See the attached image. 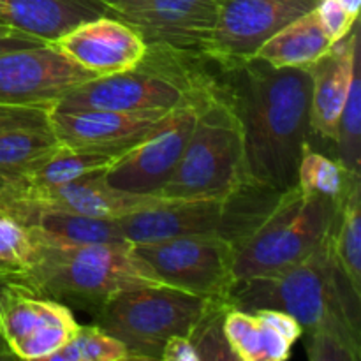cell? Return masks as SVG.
Wrapping results in <instances>:
<instances>
[{"mask_svg": "<svg viewBox=\"0 0 361 361\" xmlns=\"http://www.w3.org/2000/svg\"><path fill=\"white\" fill-rule=\"evenodd\" d=\"M226 69V81L215 87L240 122L247 178L263 189L286 192L296 185L312 133L309 67L275 69L249 59Z\"/></svg>", "mask_w": 361, "mask_h": 361, "instance_id": "6da1fadb", "label": "cell"}, {"mask_svg": "<svg viewBox=\"0 0 361 361\" xmlns=\"http://www.w3.org/2000/svg\"><path fill=\"white\" fill-rule=\"evenodd\" d=\"M228 302L252 314L263 309L288 312L303 331L335 335L361 356V295L335 261L331 233L300 263L236 282Z\"/></svg>", "mask_w": 361, "mask_h": 361, "instance_id": "7a4b0ae2", "label": "cell"}, {"mask_svg": "<svg viewBox=\"0 0 361 361\" xmlns=\"http://www.w3.org/2000/svg\"><path fill=\"white\" fill-rule=\"evenodd\" d=\"M34 257L23 271L9 281L32 295L83 309H99L127 289L162 284L152 268L136 256L133 243L62 245L39 242Z\"/></svg>", "mask_w": 361, "mask_h": 361, "instance_id": "3957f363", "label": "cell"}, {"mask_svg": "<svg viewBox=\"0 0 361 361\" xmlns=\"http://www.w3.org/2000/svg\"><path fill=\"white\" fill-rule=\"evenodd\" d=\"M247 182L238 118L215 83H207L189 141L159 196L182 201L226 200Z\"/></svg>", "mask_w": 361, "mask_h": 361, "instance_id": "277c9868", "label": "cell"}, {"mask_svg": "<svg viewBox=\"0 0 361 361\" xmlns=\"http://www.w3.org/2000/svg\"><path fill=\"white\" fill-rule=\"evenodd\" d=\"M341 203L298 185L281 192L259 222L233 245L235 281L284 270L305 259L330 236Z\"/></svg>", "mask_w": 361, "mask_h": 361, "instance_id": "5b68a950", "label": "cell"}, {"mask_svg": "<svg viewBox=\"0 0 361 361\" xmlns=\"http://www.w3.org/2000/svg\"><path fill=\"white\" fill-rule=\"evenodd\" d=\"M207 303L171 286H141L109 298L95 310V319L129 349L133 360H161L169 338L189 337Z\"/></svg>", "mask_w": 361, "mask_h": 361, "instance_id": "8992f818", "label": "cell"}, {"mask_svg": "<svg viewBox=\"0 0 361 361\" xmlns=\"http://www.w3.org/2000/svg\"><path fill=\"white\" fill-rule=\"evenodd\" d=\"M203 81L194 80L175 66H159L147 59L129 71L108 76H95L63 95L53 109H113L143 111L173 109L192 97Z\"/></svg>", "mask_w": 361, "mask_h": 361, "instance_id": "52a82bcc", "label": "cell"}, {"mask_svg": "<svg viewBox=\"0 0 361 361\" xmlns=\"http://www.w3.org/2000/svg\"><path fill=\"white\" fill-rule=\"evenodd\" d=\"M166 286L207 300H226L236 284L233 245L221 235H185L133 245Z\"/></svg>", "mask_w": 361, "mask_h": 361, "instance_id": "ba28073f", "label": "cell"}, {"mask_svg": "<svg viewBox=\"0 0 361 361\" xmlns=\"http://www.w3.org/2000/svg\"><path fill=\"white\" fill-rule=\"evenodd\" d=\"M204 85L192 97L173 108L150 136L115 159L104 171L109 185L127 192L159 196L175 171L192 133Z\"/></svg>", "mask_w": 361, "mask_h": 361, "instance_id": "9c48e42d", "label": "cell"}, {"mask_svg": "<svg viewBox=\"0 0 361 361\" xmlns=\"http://www.w3.org/2000/svg\"><path fill=\"white\" fill-rule=\"evenodd\" d=\"M317 4L319 0H221L203 55L222 66L252 59L263 42Z\"/></svg>", "mask_w": 361, "mask_h": 361, "instance_id": "30bf717a", "label": "cell"}, {"mask_svg": "<svg viewBox=\"0 0 361 361\" xmlns=\"http://www.w3.org/2000/svg\"><path fill=\"white\" fill-rule=\"evenodd\" d=\"M90 71L67 59L53 44L0 53V102L55 106L85 81Z\"/></svg>", "mask_w": 361, "mask_h": 361, "instance_id": "8fae6325", "label": "cell"}, {"mask_svg": "<svg viewBox=\"0 0 361 361\" xmlns=\"http://www.w3.org/2000/svg\"><path fill=\"white\" fill-rule=\"evenodd\" d=\"M171 109L113 111L78 109L49 111V127L60 143L74 150L120 155L150 136Z\"/></svg>", "mask_w": 361, "mask_h": 361, "instance_id": "7c38bea8", "label": "cell"}, {"mask_svg": "<svg viewBox=\"0 0 361 361\" xmlns=\"http://www.w3.org/2000/svg\"><path fill=\"white\" fill-rule=\"evenodd\" d=\"M49 44L95 76L133 69L148 53L143 35L133 25L109 14L76 25Z\"/></svg>", "mask_w": 361, "mask_h": 361, "instance_id": "4fadbf2b", "label": "cell"}, {"mask_svg": "<svg viewBox=\"0 0 361 361\" xmlns=\"http://www.w3.org/2000/svg\"><path fill=\"white\" fill-rule=\"evenodd\" d=\"M215 16V7L187 0H129L120 20L133 25L148 46L203 53Z\"/></svg>", "mask_w": 361, "mask_h": 361, "instance_id": "5bb4252c", "label": "cell"}, {"mask_svg": "<svg viewBox=\"0 0 361 361\" xmlns=\"http://www.w3.org/2000/svg\"><path fill=\"white\" fill-rule=\"evenodd\" d=\"M226 200H169L118 219L129 243H154L185 235H222Z\"/></svg>", "mask_w": 361, "mask_h": 361, "instance_id": "9a60e30c", "label": "cell"}, {"mask_svg": "<svg viewBox=\"0 0 361 361\" xmlns=\"http://www.w3.org/2000/svg\"><path fill=\"white\" fill-rule=\"evenodd\" d=\"M360 49V23L353 25L344 39L331 44L321 59L310 63L312 95H310V127L317 136L335 143L338 116L348 97L353 56Z\"/></svg>", "mask_w": 361, "mask_h": 361, "instance_id": "2e32d148", "label": "cell"}, {"mask_svg": "<svg viewBox=\"0 0 361 361\" xmlns=\"http://www.w3.org/2000/svg\"><path fill=\"white\" fill-rule=\"evenodd\" d=\"M106 14L116 16L99 0H0L4 23L46 42L56 41L76 25Z\"/></svg>", "mask_w": 361, "mask_h": 361, "instance_id": "e0dca14e", "label": "cell"}, {"mask_svg": "<svg viewBox=\"0 0 361 361\" xmlns=\"http://www.w3.org/2000/svg\"><path fill=\"white\" fill-rule=\"evenodd\" d=\"M49 324L76 326L80 323L66 303L35 296L23 286L6 281L0 295V335L9 351L18 341Z\"/></svg>", "mask_w": 361, "mask_h": 361, "instance_id": "ac0fdd59", "label": "cell"}, {"mask_svg": "<svg viewBox=\"0 0 361 361\" xmlns=\"http://www.w3.org/2000/svg\"><path fill=\"white\" fill-rule=\"evenodd\" d=\"M331 48L316 9L296 18L259 46L252 59L263 60L275 69L309 67Z\"/></svg>", "mask_w": 361, "mask_h": 361, "instance_id": "d6986e66", "label": "cell"}, {"mask_svg": "<svg viewBox=\"0 0 361 361\" xmlns=\"http://www.w3.org/2000/svg\"><path fill=\"white\" fill-rule=\"evenodd\" d=\"M34 240L62 245H94V243H129L118 219L90 217L71 212H39L27 226Z\"/></svg>", "mask_w": 361, "mask_h": 361, "instance_id": "ffe728a7", "label": "cell"}, {"mask_svg": "<svg viewBox=\"0 0 361 361\" xmlns=\"http://www.w3.org/2000/svg\"><path fill=\"white\" fill-rule=\"evenodd\" d=\"M118 155L83 152L60 145L55 152L35 162L13 182L18 192L35 194L69 183L92 173H104Z\"/></svg>", "mask_w": 361, "mask_h": 361, "instance_id": "44dd1931", "label": "cell"}, {"mask_svg": "<svg viewBox=\"0 0 361 361\" xmlns=\"http://www.w3.org/2000/svg\"><path fill=\"white\" fill-rule=\"evenodd\" d=\"M224 334L236 360L284 361L291 355V342L252 312L240 309L228 310L224 317Z\"/></svg>", "mask_w": 361, "mask_h": 361, "instance_id": "7402d4cb", "label": "cell"}, {"mask_svg": "<svg viewBox=\"0 0 361 361\" xmlns=\"http://www.w3.org/2000/svg\"><path fill=\"white\" fill-rule=\"evenodd\" d=\"M331 250L353 289L361 295V180L338 208L331 229Z\"/></svg>", "mask_w": 361, "mask_h": 361, "instance_id": "603a6c76", "label": "cell"}, {"mask_svg": "<svg viewBox=\"0 0 361 361\" xmlns=\"http://www.w3.org/2000/svg\"><path fill=\"white\" fill-rule=\"evenodd\" d=\"M360 178L361 176L349 173L338 161L314 152L309 145L300 161L296 185L305 192L319 194L342 203Z\"/></svg>", "mask_w": 361, "mask_h": 361, "instance_id": "cb8c5ba5", "label": "cell"}, {"mask_svg": "<svg viewBox=\"0 0 361 361\" xmlns=\"http://www.w3.org/2000/svg\"><path fill=\"white\" fill-rule=\"evenodd\" d=\"M361 48L353 56L351 81L337 126V161L353 175H361Z\"/></svg>", "mask_w": 361, "mask_h": 361, "instance_id": "d4e9b609", "label": "cell"}, {"mask_svg": "<svg viewBox=\"0 0 361 361\" xmlns=\"http://www.w3.org/2000/svg\"><path fill=\"white\" fill-rule=\"evenodd\" d=\"M60 140L49 126L16 129L0 134V168L16 175L48 157L60 147Z\"/></svg>", "mask_w": 361, "mask_h": 361, "instance_id": "484cf974", "label": "cell"}, {"mask_svg": "<svg viewBox=\"0 0 361 361\" xmlns=\"http://www.w3.org/2000/svg\"><path fill=\"white\" fill-rule=\"evenodd\" d=\"M130 353L118 338L95 326H81L46 361H127Z\"/></svg>", "mask_w": 361, "mask_h": 361, "instance_id": "4316f807", "label": "cell"}, {"mask_svg": "<svg viewBox=\"0 0 361 361\" xmlns=\"http://www.w3.org/2000/svg\"><path fill=\"white\" fill-rule=\"evenodd\" d=\"M231 309V303L226 300H208L203 314L189 335L200 361L236 360L224 334V317Z\"/></svg>", "mask_w": 361, "mask_h": 361, "instance_id": "83f0119b", "label": "cell"}, {"mask_svg": "<svg viewBox=\"0 0 361 361\" xmlns=\"http://www.w3.org/2000/svg\"><path fill=\"white\" fill-rule=\"evenodd\" d=\"M78 328H80V324H76V326H63V324L42 326L18 341L14 345H11V353H13L14 358L20 360L46 361L53 353H56L69 342V338L76 334Z\"/></svg>", "mask_w": 361, "mask_h": 361, "instance_id": "f1b7e54d", "label": "cell"}, {"mask_svg": "<svg viewBox=\"0 0 361 361\" xmlns=\"http://www.w3.org/2000/svg\"><path fill=\"white\" fill-rule=\"evenodd\" d=\"M34 252L35 247L27 226L0 215V261L16 275L30 264Z\"/></svg>", "mask_w": 361, "mask_h": 361, "instance_id": "f546056e", "label": "cell"}, {"mask_svg": "<svg viewBox=\"0 0 361 361\" xmlns=\"http://www.w3.org/2000/svg\"><path fill=\"white\" fill-rule=\"evenodd\" d=\"M49 111H51V106L0 102V134L16 129L49 126Z\"/></svg>", "mask_w": 361, "mask_h": 361, "instance_id": "4dcf8cb0", "label": "cell"}, {"mask_svg": "<svg viewBox=\"0 0 361 361\" xmlns=\"http://www.w3.org/2000/svg\"><path fill=\"white\" fill-rule=\"evenodd\" d=\"M316 13L331 44L344 39L351 32L353 25L358 21L345 11V7L338 0H319Z\"/></svg>", "mask_w": 361, "mask_h": 361, "instance_id": "1f68e13d", "label": "cell"}, {"mask_svg": "<svg viewBox=\"0 0 361 361\" xmlns=\"http://www.w3.org/2000/svg\"><path fill=\"white\" fill-rule=\"evenodd\" d=\"M307 355L312 361H358L360 356L335 335L326 331L309 334Z\"/></svg>", "mask_w": 361, "mask_h": 361, "instance_id": "d6a6232c", "label": "cell"}, {"mask_svg": "<svg viewBox=\"0 0 361 361\" xmlns=\"http://www.w3.org/2000/svg\"><path fill=\"white\" fill-rule=\"evenodd\" d=\"M254 314H256L264 324H268V326L274 328L275 331H279V334H281L286 341L291 342V344H295V342L303 335V328L300 326L298 321H296L293 316H289L288 312L263 309V310H257V312Z\"/></svg>", "mask_w": 361, "mask_h": 361, "instance_id": "836d02e7", "label": "cell"}, {"mask_svg": "<svg viewBox=\"0 0 361 361\" xmlns=\"http://www.w3.org/2000/svg\"><path fill=\"white\" fill-rule=\"evenodd\" d=\"M162 361H200L192 341L183 335H175L164 344L161 355Z\"/></svg>", "mask_w": 361, "mask_h": 361, "instance_id": "e575fe53", "label": "cell"}, {"mask_svg": "<svg viewBox=\"0 0 361 361\" xmlns=\"http://www.w3.org/2000/svg\"><path fill=\"white\" fill-rule=\"evenodd\" d=\"M42 44H49V42L42 41V39L39 37H34V35L18 34V35H11V37L0 39V53L13 51V49L34 48V46H42Z\"/></svg>", "mask_w": 361, "mask_h": 361, "instance_id": "d590c367", "label": "cell"}, {"mask_svg": "<svg viewBox=\"0 0 361 361\" xmlns=\"http://www.w3.org/2000/svg\"><path fill=\"white\" fill-rule=\"evenodd\" d=\"M101 4H104L106 7H109V9L113 11V13L116 14V16H122V13L126 11L127 4H129V0H99Z\"/></svg>", "mask_w": 361, "mask_h": 361, "instance_id": "8d00e7d4", "label": "cell"}, {"mask_svg": "<svg viewBox=\"0 0 361 361\" xmlns=\"http://www.w3.org/2000/svg\"><path fill=\"white\" fill-rule=\"evenodd\" d=\"M338 2H341L342 6L345 7V11H348V13L351 14V16L355 18V20H358L361 0H338Z\"/></svg>", "mask_w": 361, "mask_h": 361, "instance_id": "74e56055", "label": "cell"}, {"mask_svg": "<svg viewBox=\"0 0 361 361\" xmlns=\"http://www.w3.org/2000/svg\"><path fill=\"white\" fill-rule=\"evenodd\" d=\"M18 178H20V175H16V173L7 171V169L0 168V190L6 189V187L9 185V183L16 182Z\"/></svg>", "mask_w": 361, "mask_h": 361, "instance_id": "f35d334b", "label": "cell"}, {"mask_svg": "<svg viewBox=\"0 0 361 361\" xmlns=\"http://www.w3.org/2000/svg\"><path fill=\"white\" fill-rule=\"evenodd\" d=\"M6 281H7V279H0V295H2V289H4V286H6ZM4 358H14V356L11 355V351H9V348H7L6 341H4L2 335H0V360H4Z\"/></svg>", "mask_w": 361, "mask_h": 361, "instance_id": "ab89813d", "label": "cell"}, {"mask_svg": "<svg viewBox=\"0 0 361 361\" xmlns=\"http://www.w3.org/2000/svg\"><path fill=\"white\" fill-rule=\"evenodd\" d=\"M18 34H21V32L14 30V28H11L9 25H6L2 20H0V39L11 37V35H18Z\"/></svg>", "mask_w": 361, "mask_h": 361, "instance_id": "60d3db41", "label": "cell"}, {"mask_svg": "<svg viewBox=\"0 0 361 361\" xmlns=\"http://www.w3.org/2000/svg\"><path fill=\"white\" fill-rule=\"evenodd\" d=\"M13 275H14V271L11 270V268H7L6 264L0 261V279H7V281H9V279H13Z\"/></svg>", "mask_w": 361, "mask_h": 361, "instance_id": "b9f144b4", "label": "cell"}, {"mask_svg": "<svg viewBox=\"0 0 361 361\" xmlns=\"http://www.w3.org/2000/svg\"><path fill=\"white\" fill-rule=\"evenodd\" d=\"M187 2H194V4H201V6H208V7H215L221 4V0H187Z\"/></svg>", "mask_w": 361, "mask_h": 361, "instance_id": "7bdbcfd3", "label": "cell"}]
</instances>
